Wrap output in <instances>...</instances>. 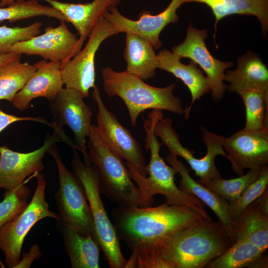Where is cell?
<instances>
[{"instance_id": "obj_20", "label": "cell", "mask_w": 268, "mask_h": 268, "mask_svg": "<svg viewBox=\"0 0 268 268\" xmlns=\"http://www.w3.org/2000/svg\"><path fill=\"white\" fill-rule=\"evenodd\" d=\"M224 80L231 92L256 90L268 97V67L259 54L250 51L238 58L235 70H226Z\"/></svg>"}, {"instance_id": "obj_10", "label": "cell", "mask_w": 268, "mask_h": 268, "mask_svg": "<svg viewBox=\"0 0 268 268\" xmlns=\"http://www.w3.org/2000/svg\"><path fill=\"white\" fill-rule=\"evenodd\" d=\"M54 133L47 134L43 144L31 152L12 150L6 145L0 146V189L12 191L24 184L32 174L36 175L44 169L43 159L57 142L63 141L71 148L75 147L62 127L53 123Z\"/></svg>"}, {"instance_id": "obj_31", "label": "cell", "mask_w": 268, "mask_h": 268, "mask_svg": "<svg viewBox=\"0 0 268 268\" xmlns=\"http://www.w3.org/2000/svg\"><path fill=\"white\" fill-rule=\"evenodd\" d=\"M262 169H250L246 174L235 178L225 180L221 178L199 183L230 204L234 202L243 191L256 179Z\"/></svg>"}, {"instance_id": "obj_11", "label": "cell", "mask_w": 268, "mask_h": 268, "mask_svg": "<svg viewBox=\"0 0 268 268\" xmlns=\"http://www.w3.org/2000/svg\"><path fill=\"white\" fill-rule=\"evenodd\" d=\"M118 30L103 15L88 37V40L71 59L61 64V73L66 88L77 91L83 98L89 96V90L95 86V57L103 42Z\"/></svg>"}, {"instance_id": "obj_30", "label": "cell", "mask_w": 268, "mask_h": 268, "mask_svg": "<svg viewBox=\"0 0 268 268\" xmlns=\"http://www.w3.org/2000/svg\"><path fill=\"white\" fill-rule=\"evenodd\" d=\"M245 105L246 122L243 129L258 131L268 128V97L256 90L237 93Z\"/></svg>"}, {"instance_id": "obj_38", "label": "cell", "mask_w": 268, "mask_h": 268, "mask_svg": "<svg viewBox=\"0 0 268 268\" xmlns=\"http://www.w3.org/2000/svg\"><path fill=\"white\" fill-rule=\"evenodd\" d=\"M21 55L20 54L12 52L0 54V66L10 61L20 59Z\"/></svg>"}, {"instance_id": "obj_6", "label": "cell", "mask_w": 268, "mask_h": 268, "mask_svg": "<svg viewBox=\"0 0 268 268\" xmlns=\"http://www.w3.org/2000/svg\"><path fill=\"white\" fill-rule=\"evenodd\" d=\"M72 150L71 163L86 192L94 227V239L111 268H125L127 260L122 254L120 239L101 198L97 169L93 164L82 162L77 150Z\"/></svg>"}, {"instance_id": "obj_26", "label": "cell", "mask_w": 268, "mask_h": 268, "mask_svg": "<svg viewBox=\"0 0 268 268\" xmlns=\"http://www.w3.org/2000/svg\"><path fill=\"white\" fill-rule=\"evenodd\" d=\"M153 46L145 39L134 34L126 33L124 59L126 70L146 80L153 77L158 68L157 55Z\"/></svg>"}, {"instance_id": "obj_12", "label": "cell", "mask_w": 268, "mask_h": 268, "mask_svg": "<svg viewBox=\"0 0 268 268\" xmlns=\"http://www.w3.org/2000/svg\"><path fill=\"white\" fill-rule=\"evenodd\" d=\"M93 89L92 96L98 107L95 127L99 136L113 151L146 177V162L139 142L115 115L107 109L98 87L96 85Z\"/></svg>"}, {"instance_id": "obj_28", "label": "cell", "mask_w": 268, "mask_h": 268, "mask_svg": "<svg viewBox=\"0 0 268 268\" xmlns=\"http://www.w3.org/2000/svg\"><path fill=\"white\" fill-rule=\"evenodd\" d=\"M265 251L249 241L236 240L230 247L210 261L204 268H249Z\"/></svg>"}, {"instance_id": "obj_33", "label": "cell", "mask_w": 268, "mask_h": 268, "mask_svg": "<svg viewBox=\"0 0 268 268\" xmlns=\"http://www.w3.org/2000/svg\"><path fill=\"white\" fill-rule=\"evenodd\" d=\"M268 188V166L262 168L256 179L232 203L229 204V215L236 218L250 203L263 195Z\"/></svg>"}, {"instance_id": "obj_34", "label": "cell", "mask_w": 268, "mask_h": 268, "mask_svg": "<svg viewBox=\"0 0 268 268\" xmlns=\"http://www.w3.org/2000/svg\"><path fill=\"white\" fill-rule=\"evenodd\" d=\"M42 25L41 22L37 21L23 27L0 26V54L8 53V49L17 42L27 40L39 35Z\"/></svg>"}, {"instance_id": "obj_16", "label": "cell", "mask_w": 268, "mask_h": 268, "mask_svg": "<svg viewBox=\"0 0 268 268\" xmlns=\"http://www.w3.org/2000/svg\"><path fill=\"white\" fill-rule=\"evenodd\" d=\"M183 3V0H171L161 12L152 15L149 11L143 10L136 20L123 15L116 6L108 7L103 16L120 33L136 34L147 41L154 49H158L162 45L159 38L161 31L169 24L179 21L177 10Z\"/></svg>"}, {"instance_id": "obj_19", "label": "cell", "mask_w": 268, "mask_h": 268, "mask_svg": "<svg viewBox=\"0 0 268 268\" xmlns=\"http://www.w3.org/2000/svg\"><path fill=\"white\" fill-rule=\"evenodd\" d=\"M61 12L76 29L79 37L76 50L82 48L104 13L111 6H116L121 0H93L86 3H71L56 0H44Z\"/></svg>"}, {"instance_id": "obj_21", "label": "cell", "mask_w": 268, "mask_h": 268, "mask_svg": "<svg viewBox=\"0 0 268 268\" xmlns=\"http://www.w3.org/2000/svg\"><path fill=\"white\" fill-rule=\"evenodd\" d=\"M158 68L167 71L181 79L188 87L191 96L190 105L184 109V118L188 119L192 108L197 100L210 91L206 77L198 65L191 60L188 65L182 63L180 57L168 49L159 51L157 55Z\"/></svg>"}, {"instance_id": "obj_3", "label": "cell", "mask_w": 268, "mask_h": 268, "mask_svg": "<svg viewBox=\"0 0 268 268\" xmlns=\"http://www.w3.org/2000/svg\"><path fill=\"white\" fill-rule=\"evenodd\" d=\"M101 76L106 94L110 97L118 96L124 101L132 127L135 126L141 113L148 109L184 114L181 99L173 93L174 83L164 87L153 86L126 70L117 71L109 67L102 69Z\"/></svg>"}, {"instance_id": "obj_37", "label": "cell", "mask_w": 268, "mask_h": 268, "mask_svg": "<svg viewBox=\"0 0 268 268\" xmlns=\"http://www.w3.org/2000/svg\"><path fill=\"white\" fill-rule=\"evenodd\" d=\"M41 256L39 246L36 244H33L31 246L28 253L23 254L22 259L14 268H29L34 261L39 259Z\"/></svg>"}, {"instance_id": "obj_25", "label": "cell", "mask_w": 268, "mask_h": 268, "mask_svg": "<svg viewBox=\"0 0 268 268\" xmlns=\"http://www.w3.org/2000/svg\"><path fill=\"white\" fill-rule=\"evenodd\" d=\"M183 2H199L209 7L215 17V32L218 22L226 16L246 15L254 16L259 20L262 33L266 36L268 31V0H183Z\"/></svg>"}, {"instance_id": "obj_5", "label": "cell", "mask_w": 268, "mask_h": 268, "mask_svg": "<svg viewBox=\"0 0 268 268\" xmlns=\"http://www.w3.org/2000/svg\"><path fill=\"white\" fill-rule=\"evenodd\" d=\"M87 148L90 162L97 171L101 194L121 207H140L139 190L122 158L101 139L91 125Z\"/></svg>"}, {"instance_id": "obj_32", "label": "cell", "mask_w": 268, "mask_h": 268, "mask_svg": "<svg viewBox=\"0 0 268 268\" xmlns=\"http://www.w3.org/2000/svg\"><path fill=\"white\" fill-rule=\"evenodd\" d=\"M30 194V190L24 184L14 190L5 191L0 202V228L23 210Z\"/></svg>"}, {"instance_id": "obj_2", "label": "cell", "mask_w": 268, "mask_h": 268, "mask_svg": "<svg viewBox=\"0 0 268 268\" xmlns=\"http://www.w3.org/2000/svg\"><path fill=\"white\" fill-rule=\"evenodd\" d=\"M235 241L219 221L202 218L177 232L158 251L175 268H202Z\"/></svg>"}, {"instance_id": "obj_9", "label": "cell", "mask_w": 268, "mask_h": 268, "mask_svg": "<svg viewBox=\"0 0 268 268\" xmlns=\"http://www.w3.org/2000/svg\"><path fill=\"white\" fill-rule=\"evenodd\" d=\"M57 164L59 189L54 197L61 220L74 227L83 235L94 239V227L86 192L79 178L64 165L56 144L48 151Z\"/></svg>"}, {"instance_id": "obj_17", "label": "cell", "mask_w": 268, "mask_h": 268, "mask_svg": "<svg viewBox=\"0 0 268 268\" xmlns=\"http://www.w3.org/2000/svg\"><path fill=\"white\" fill-rule=\"evenodd\" d=\"M223 148L233 171L239 176L244 174L245 169L262 168L268 163V128L238 131L224 137Z\"/></svg>"}, {"instance_id": "obj_36", "label": "cell", "mask_w": 268, "mask_h": 268, "mask_svg": "<svg viewBox=\"0 0 268 268\" xmlns=\"http://www.w3.org/2000/svg\"><path fill=\"white\" fill-rule=\"evenodd\" d=\"M31 121L46 125L53 128L54 125L50 123L44 118L41 117H19L13 115L8 114L0 109V134L8 126L12 123L23 121Z\"/></svg>"}, {"instance_id": "obj_18", "label": "cell", "mask_w": 268, "mask_h": 268, "mask_svg": "<svg viewBox=\"0 0 268 268\" xmlns=\"http://www.w3.org/2000/svg\"><path fill=\"white\" fill-rule=\"evenodd\" d=\"M37 69L23 88L17 93L12 102L20 111L30 108L31 101L38 97L52 101L64 85L61 73V62L43 60L35 63Z\"/></svg>"}, {"instance_id": "obj_40", "label": "cell", "mask_w": 268, "mask_h": 268, "mask_svg": "<svg viewBox=\"0 0 268 268\" xmlns=\"http://www.w3.org/2000/svg\"><path fill=\"white\" fill-rule=\"evenodd\" d=\"M3 1V0H0V7L1 4V3Z\"/></svg>"}, {"instance_id": "obj_23", "label": "cell", "mask_w": 268, "mask_h": 268, "mask_svg": "<svg viewBox=\"0 0 268 268\" xmlns=\"http://www.w3.org/2000/svg\"><path fill=\"white\" fill-rule=\"evenodd\" d=\"M58 222L71 268H100L101 249L93 237L80 234L74 227L62 220Z\"/></svg>"}, {"instance_id": "obj_35", "label": "cell", "mask_w": 268, "mask_h": 268, "mask_svg": "<svg viewBox=\"0 0 268 268\" xmlns=\"http://www.w3.org/2000/svg\"><path fill=\"white\" fill-rule=\"evenodd\" d=\"M136 268H175L173 264L163 259L156 250L139 253L136 257Z\"/></svg>"}, {"instance_id": "obj_39", "label": "cell", "mask_w": 268, "mask_h": 268, "mask_svg": "<svg viewBox=\"0 0 268 268\" xmlns=\"http://www.w3.org/2000/svg\"><path fill=\"white\" fill-rule=\"evenodd\" d=\"M249 268H268V257L263 255L255 261Z\"/></svg>"}, {"instance_id": "obj_15", "label": "cell", "mask_w": 268, "mask_h": 268, "mask_svg": "<svg viewBox=\"0 0 268 268\" xmlns=\"http://www.w3.org/2000/svg\"><path fill=\"white\" fill-rule=\"evenodd\" d=\"M44 31L41 35L15 43L7 52L37 55L44 60L60 61L61 64L76 54L78 38L68 29L65 22H61L56 27L47 26Z\"/></svg>"}, {"instance_id": "obj_8", "label": "cell", "mask_w": 268, "mask_h": 268, "mask_svg": "<svg viewBox=\"0 0 268 268\" xmlns=\"http://www.w3.org/2000/svg\"><path fill=\"white\" fill-rule=\"evenodd\" d=\"M37 186L31 201L23 210L0 228V249L6 265L14 268L19 262L24 240L31 228L39 220L51 217L61 220L59 213L49 209L45 199L46 182L43 174L36 175Z\"/></svg>"}, {"instance_id": "obj_27", "label": "cell", "mask_w": 268, "mask_h": 268, "mask_svg": "<svg viewBox=\"0 0 268 268\" xmlns=\"http://www.w3.org/2000/svg\"><path fill=\"white\" fill-rule=\"evenodd\" d=\"M37 69L36 64L18 59L0 66V100L12 103L14 97Z\"/></svg>"}, {"instance_id": "obj_24", "label": "cell", "mask_w": 268, "mask_h": 268, "mask_svg": "<svg viewBox=\"0 0 268 268\" xmlns=\"http://www.w3.org/2000/svg\"><path fill=\"white\" fill-rule=\"evenodd\" d=\"M235 240L249 241L266 251L268 247V214L260 208L257 199L232 221Z\"/></svg>"}, {"instance_id": "obj_13", "label": "cell", "mask_w": 268, "mask_h": 268, "mask_svg": "<svg viewBox=\"0 0 268 268\" xmlns=\"http://www.w3.org/2000/svg\"><path fill=\"white\" fill-rule=\"evenodd\" d=\"M207 37L206 29H198L190 23L187 29L184 41L172 48V52L181 59L189 58L199 65L206 74L211 98L220 100L227 89L224 83L225 72L232 67L231 62H223L214 58L208 51L205 40Z\"/></svg>"}, {"instance_id": "obj_29", "label": "cell", "mask_w": 268, "mask_h": 268, "mask_svg": "<svg viewBox=\"0 0 268 268\" xmlns=\"http://www.w3.org/2000/svg\"><path fill=\"white\" fill-rule=\"evenodd\" d=\"M7 5L5 7H0V23L4 20L12 23L39 16L53 17L61 22L68 23L59 10L51 6L42 5L37 0H16Z\"/></svg>"}, {"instance_id": "obj_1", "label": "cell", "mask_w": 268, "mask_h": 268, "mask_svg": "<svg viewBox=\"0 0 268 268\" xmlns=\"http://www.w3.org/2000/svg\"><path fill=\"white\" fill-rule=\"evenodd\" d=\"M112 216L119 239L132 250L125 268H136L139 253L158 251L180 230L204 218L189 206L165 203L156 207L118 206L112 210Z\"/></svg>"}, {"instance_id": "obj_22", "label": "cell", "mask_w": 268, "mask_h": 268, "mask_svg": "<svg viewBox=\"0 0 268 268\" xmlns=\"http://www.w3.org/2000/svg\"><path fill=\"white\" fill-rule=\"evenodd\" d=\"M166 161L181 176L179 189L195 196L210 207L228 232L234 238L232 227L233 221L228 211L229 203L201 184L196 181L190 175V170L178 159L177 157L170 153L166 157Z\"/></svg>"}, {"instance_id": "obj_4", "label": "cell", "mask_w": 268, "mask_h": 268, "mask_svg": "<svg viewBox=\"0 0 268 268\" xmlns=\"http://www.w3.org/2000/svg\"><path fill=\"white\" fill-rule=\"evenodd\" d=\"M162 146L157 137L151 134L145 138V148L150 151V161L146 165V172L149 177L140 174L136 169L126 162L131 177L138 186L140 194V207L151 206L153 196H164L167 205H185L194 208L203 217L211 219L204 207L205 204L195 196L181 190L175 182L176 170L169 166L160 155Z\"/></svg>"}, {"instance_id": "obj_7", "label": "cell", "mask_w": 268, "mask_h": 268, "mask_svg": "<svg viewBox=\"0 0 268 268\" xmlns=\"http://www.w3.org/2000/svg\"><path fill=\"white\" fill-rule=\"evenodd\" d=\"M152 120L155 134L161 140L171 154L184 158L200 179L198 182L222 178L215 163L217 155L228 159L223 148L224 137L209 131L204 127L200 128L201 134L206 147V153L201 158L194 156V151L184 147L180 141L179 134L172 126L171 118H164L161 110L153 109L148 115Z\"/></svg>"}, {"instance_id": "obj_14", "label": "cell", "mask_w": 268, "mask_h": 268, "mask_svg": "<svg viewBox=\"0 0 268 268\" xmlns=\"http://www.w3.org/2000/svg\"><path fill=\"white\" fill-rule=\"evenodd\" d=\"M83 98L76 90L63 88L50 103L53 123L67 126L72 132L75 144L83 156L84 162H89L86 145L91 126L93 112Z\"/></svg>"}]
</instances>
